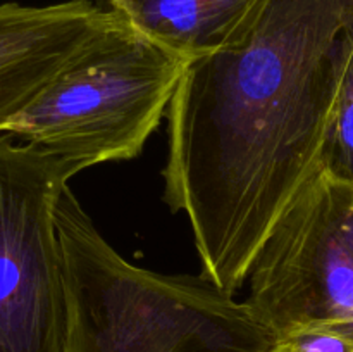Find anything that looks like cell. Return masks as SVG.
I'll list each match as a JSON object with an SVG mask.
<instances>
[{
    "label": "cell",
    "instance_id": "cell-1",
    "mask_svg": "<svg viewBox=\"0 0 353 352\" xmlns=\"http://www.w3.org/2000/svg\"><path fill=\"white\" fill-rule=\"evenodd\" d=\"M352 47L353 0H262L228 47L186 68L168 109L164 199L216 285H243L319 168Z\"/></svg>",
    "mask_w": 353,
    "mask_h": 352
},
{
    "label": "cell",
    "instance_id": "cell-3",
    "mask_svg": "<svg viewBox=\"0 0 353 352\" xmlns=\"http://www.w3.org/2000/svg\"><path fill=\"white\" fill-rule=\"evenodd\" d=\"M188 64L112 12L6 133L50 152L74 175L133 159L168 113Z\"/></svg>",
    "mask_w": 353,
    "mask_h": 352
},
{
    "label": "cell",
    "instance_id": "cell-2",
    "mask_svg": "<svg viewBox=\"0 0 353 352\" xmlns=\"http://www.w3.org/2000/svg\"><path fill=\"white\" fill-rule=\"evenodd\" d=\"M68 326L64 352H264L276 335L205 275L148 271L117 254L69 185L55 207Z\"/></svg>",
    "mask_w": 353,
    "mask_h": 352
},
{
    "label": "cell",
    "instance_id": "cell-7",
    "mask_svg": "<svg viewBox=\"0 0 353 352\" xmlns=\"http://www.w3.org/2000/svg\"><path fill=\"white\" fill-rule=\"evenodd\" d=\"M262 0H107L131 28L190 64L228 47Z\"/></svg>",
    "mask_w": 353,
    "mask_h": 352
},
{
    "label": "cell",
    "instance_id": "cell-4",
    "mask_svg": "<svg viewBox=\"0 0 353 352\" xmlns=\"http://www.w3.org/2000/svg\"><path fill=\"white\" fill-rule=\"evenodd\" d=\"M250 297L276 335L330 328L353 338V183L317 168L248 269Z\"/></svg>",
    "mask_w": 353,
    "mask_h": 352
},
{
    "label": "cell",
    "instance_id": "cell-8",
    "mask_svg": "<svg viewBox=\"0 0 353 352\" xmlns=\"http://www.w3.org/2000/svg\"><path fill=\"white\" fill-rule=\"evenodd\" d=\"M319 168L334 178L353 183V47L331 114Z\"/></svg>",
    "mask_w": 353,
    "mask_h": 352
},
{
    "label": "cell",
    "instance_id": "cell-6",
    "mask_svg": "<svg viewBox=\"0 0 353 352\" xmlns=\"http://www.w3.org/2000/svg\"><path fill=\"white\" fill-rule=\"evenodd\" d=\"M110 14L92 0L0 6V133L105 26Z\"/></svg>",
    "mask_w": 353,
    "mask_h": 352
},
{
    "label": "cell",
    "instance_id": "cell-5",
    "mask_svg": "<svg viewBox=\"0 0 353 352\" xmlns=\"http://www.w3.org/2000/svg\"><path fill=\"white\" fill-rule=\"evenodd\" d=\"M72 176L50 152L0 133V352H64L55 207Z\"/></svg>",
    "mask_w": 353,
    "mask_h": 352
}]
</instances>
